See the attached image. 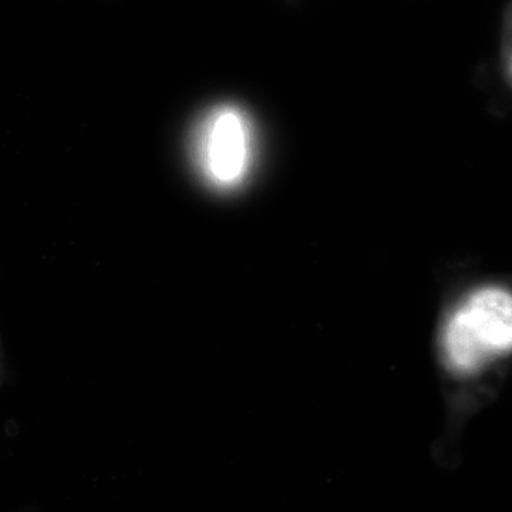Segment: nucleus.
<instances>
[{
  "label": "nucleus",
  "instance_id": "obj_3",
  "mask_svg": "<svg viewBox=\"0 0 512 512\" xmlns=\"http://www.w3.org/2000/svg\"><path fill=\"white\" fill-rule=\"evenodd\" d=\"M3 373H5V359H3L2 342H0V383L3 380Z\"/></svg>",
  "mask_w": 512,
  "mask_h": 512
},
{
  "label": "nucleus",
  "instance_id": "obj_1",
  "mask_svg": "<svg viewBox=\"0 0 512 512\" xmlns=\"http://www.w3.org/2000/svg\"><path fill=\"white\" fill-rule=\"evenodd\" d=\"M512 345V299L498 288L477 291L451 315L444 352L458 372H473Z\"/></svg>",
  "mask_w": 512,
  "mask_h": 512
},
{
  "label": "nucleus",
  "instance_id": "obj_2",
  "mask_svg": "<svg viewBox=\"0 0 512 512\" xmlns=\"http://www.w3.org/2000/svg\"><path fill=\"white\" fill-rule=\"evenodd\" d=\"M252 138L247 119L238 110L215 111L202 134V167L211 183L229 188L244 180L251 164Z\"/></svg>",
  "mask_w": 512,
  "mask_h": 512
}]
</instances>
